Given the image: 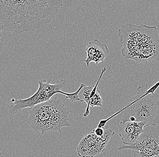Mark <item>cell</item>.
<instances>
[{"label":"cell","mask_w":159,"mask_h":157,"mask_svg":"<svg viewBox=\"0 0 159 157\" xmlns=\"http://www.w3.org/2000/svg\"><path fill=\"white\" fill-rule=\"evenodd\" d=\"M137 95L122 114L123 122H143L146 126L159 124V82L154 86H139Z\"/></svg>","instance_id":"4"},{"label":"cell","mask_w":159,"mask_h":157,"mask_svg":"<svg viewBox=\"0 0 159 157\" xmlns=\"http://www.w3.org/2000/svg\"><path fill=\"white\" fill-rule=\"evenodd\" d=\"M104 129V135L102 137L96 136L93 131L84 135L77 148L79 156H95L105 150L106 146L115 133L109 127Z\"/></svg>","instance_id":"7"},{"label":"cell","mask_w":159,"mask_h":157,"mask_svg":"<svg viewBox=\"0 0 159 157\" xmlns=\"http://www.w3.org/2000/svg\"><path fill=\"white\" fill-rule=\"evenodd\" d=\"M87 58L84 60L87 67L91 62H95L96 65L104 61L110 54L107 45L102 44L98 39L90 42L85 48Z\"/></svg>","instance_id":"9"},{"label":"cell","mask_w":159,"mask_h":157,"mask_svg":"<svg viewBox=\"0 0 159 157\" xmlns=\"http://www.w3.org/2000/svg\"><path fill=\"white\" fill-rule=\"evenodd\" d=\"M103 104V99L101 96V92L99 89H97L94 96L91 97L89 100V103L87 105L86 110L83 114L84 117H87L89 116V107L92 108L95 107H102Z\"/></svg>","instance_id":"10"},{"label":"cell","mask_w":159,"mask_h":157,"mask_svg":"<svg viewBox=\"0 0 159 157\" xmlns=\"http://www.w3.org/2000/svg\"><path fill=\"white\" fill-rule=\"evenodd\" d=\"M119 150H131L134 157H159V126H145L136 143L130 145L123 144Z\"/></svg>","instance_id":"6"},{"label":"cell","mask_w":159,"mask_h":157,"mask_svg":"<svg viewBox=\"0 0 159 157\" xmlns=\"http://www.w3.org/2000/svg\"><path fill=\"white\" fill-rule=\"evenodd\" d=\"M62 0H0L1 30L21 34L44 27L58 14Z\"/></svg>","instance_id":"1"},{"label":"cell","mask_w":159,"mask_h":157,"mask_svg":"<svg viewBox=\"0 0 159 157\" xmlns=\"http://www.w3.org/2000/svg\"><path fill=\"white\" fill-rule=\"evenodd\" d=\"M123 45L121 54L138 63L159 60V36L157 28L145 25L127 23L118 31Z\"/></svg>","instance_id":"2"},{"label":"cell","mask_w":159,"mask_h":157,"mask_svg":"<svg viewBox=\"0 0 159 157\" xmlns=\"http://www.w3.org/2000/svg\"><path fill=\"white\" fill-rule=\"evenodd\" d=\"M104 131H105L104 127H97V128L93 130V132L98 136L102 137L104 136Z\"/></svg>","instance_id":"11"},{"label":"cell","mask_w":159,"mask_h":157,"mask_svg":"<svg viewBox=\"0 0 159 157\" xmlns=\"http://www.w3.org/2000/svg\"><path fill=\"white\" fill-rule=\"evenodd\" d=\"M146 126L143 122L121 121L118 127L119 135L123 144L130 145L136 143Z\"/></svg>","instance_id":"8"},{"label":"cell","mask_w":159,"mask_h":157,"mask_svg":"<svg viewBox=\"0 0 159 157\" xmlns=\"http://www.w3.org/2000/svg\"><path fill=\"white\" fill-rule=\"evenodd\" d=\"M39 87L37 91L32 96L26 99H16L12 98L11 101L14 105H11L8 109L9 112L13 115H16L17 113L23 110L25 108H32L38 104L46 102L50 99L52 97L57 93L63 94L66 96L71 102L80 101L79 96L80 91L81 88L84 86V83L80 84L79 89L73 93H67L61 91L66 85L65 80L64 79L58 80L54 84L50 83V80L46 81L45 80L38 81Z\"/></svg>","instance_id":"5"},{"label":"cell","mask_w":159,"mask_h":157,"mask_svg":"<svg viewBox=\"0 0 159 157\" xmlns=\"http://www.w3.org/2000/svg\"><path fill=\"white\" fill-rule=\"evenodd\" d=\"M71 111L56 96L30 108L28 122L32 129L43 135L52 132L62 133L63 127L71 126L69 121Z\"/></svg>","instance_id":"3"}]
</instances>
